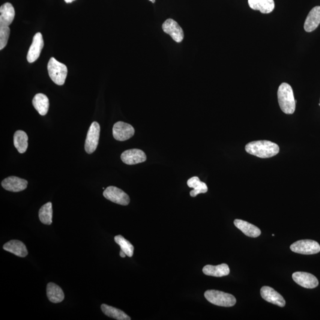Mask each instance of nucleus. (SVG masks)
<instances>
[{
  "label": "nucleus",
  "mask_w": 320,
  "mask_h": 320,
  "mask_svg": "<svg viewBox=\"0 0 320 320\" xmlns=\"http://www.w3.org/2000/svg\"><path fill=\"white\" fill-rule=\"evenodd\" d=\"M247 153L261 158H271L279 152V146L269 140H256L248 143L245 146Z\"/></svg>",
  "instance_id": "obj_1"
},
{
  "label": "nucleus",
  "mask_w": 320,
  "mask_h": 320,
  "mask_svg": "<svg viewBox=\"0 0 320 320\" xmlns=\"http://www.w3.org/2000/svg\"><path fill=\"white\" fill-rule=\"evenodd\" d=\"M278 102L281 110L285 114L291 115L295 111L296 100L291 86L283 83L277 91Z\"/></svg>",
  "instance_id": "obj_2"
},
{
  "label": "nucleus",
  "mask_w": 320,
  "mask_h": 320,
  "mask_svg": "<svg viewBox=\"0 0 320 320\" xmlns=\"http://www.w3.org/2000/svg\"><path fill=\"white\" fill-rule=\"evenodd\" d=\"M204 295L209 303L215 306L231 307L236 304L234 296L217 290H208L205 292Z\"/></svg>",
  "instance_id": "obj_3"
},
{
  "label": "nucleus",
  "mask_w": 320,
  "mask_h": 320,
  "mask_svg": "<svg viewBox=\"0 0 320 320\" xmlns=\"http://www.w3.org/2000/svg\"><path fill=\"white\" fill-rule=\"evenodd\" d=\"M49 76L56 85H64L68 74V69L66 65L51 58L47 64Z\"/></svg>",
  "instance_id": "obj_4"
},
{
  "label": "nucleus",
  "mask_w": 320,
  "mask_h": 320,
  "mask_svg": "<svg viewBox=\"0 0 320 320\" xmlns=\"http://www.w3.org/2000/svg\"><path fill=\"white\" fill-rule=\"evenodd\" d=\"M290 249L293 252L302 255H315L320 252V244L314 240H303L295 242Z\"/></svg>",
  "instance_id": "obj_5"
},
{
  "label": "nucleus",
  "mask_w": 320,
  "mask_h": 320,
  "mask_svg": "<svg viewBox=\"0 0 320 320\" xmlns=\"http://www.w3.org/2000/svg\"><path fill=\"white\" fill-rule=\"evenodd\" d=\"M100 133V125L93 122L90 127L85 142V150L87 153L92 154L96 149Z\"/></svg>",
  "instance_id": "obj_6"
},
{
  "label": "nucleus",
  "mask_w": 320,
  "mask_h": 320,
  "mask_svg": "<svg viewBox=\"0 0 320 320\" xmlns=\"http://www.w3.org/2000/svg\"><path fill=\"white\" fill-rule=\"evenodd\" d=\"M103 196L107 200L119 205L127 206L130 202V196L123 190L115 186L107 187L103 192Z\"/></svg>",
  "instance_id": "obj_7"
},
{
  "label": "nucleus",
  "mask_w": 320,
  "mask_h": 320,
  "mask_svg": "<svg viewBox=\"0 0 320 320\" xmlns=\"http://www.w3.org/2000/svg\"><path fill=\"white\" fill-rule=\"evenodd\" d=\"M134 128L130 124L119 121L116 122L113 127V136L119 141H125L134 136Z\"/></svg>",
  "instance_id": "obj_8"
},
{
  "label": "nucleus",
  "mask_w": 320,
  "mask_h": 320,
  "mask_svg": "<svg viewBox=\"0 0 320 320\" xmlns=\"http://www.w3.org/2000/svg\"><path fill=\"white\" fill-rule=\"evenodd\" d=\"M163 31L171 37L176 43H181L184 39L183 29L175 20L169 19L164 22L162 26Z\"/></svg>",
  "instance_id": "obj_9"
},
{
  "label": "nucleus",
  "mask_w": 320,
  "mask_h": 320,
  "mask_svg": "<svg viewBox=\"0 0 320 320\" xmlns=\"http://www.w3.org/2000/svg\"><path fill=\"white\" fill-rule=\"evenodd\" d=\"M292 279L299 285L307 289H313L319 285V280L313 274L304 272H297L292 274Z\"/></svg>",
  "instance_id": "obj_10"
},
{
  "label": "nucleus",
  "mask_w": 320,
  "mask_h": 320,
  "mask_svg": "<svg viewBox=\"0 0 320 320\" xmlns=\"http://www.w3.org/2000/svg\"><path fill=\"white\" fill-rule=\"evenodd\" d=\"M44 46L43 35L38 32L34 36L31 47L29 49L27 59L29 63H33L40 57Z\"/></svg>",
  "instance_id": "obj_11"
},
{
  "label": "nucleus",
  "mask_w": 320,
  "mask_h": 320,
  "mask_svg": "<svg viewBox=\"0 0 320 320\" xmlns=\"http://www.w3.org/2000/svg\"><path fill=\"white\" fill-rule=\"evenodd\" d=\"M121 160L128 165L145 162L146 156L145 152L139 149H131L125 151L121 154Z\"/></svg>",
  "instance_id": "obj_12"
},
{
  "label": "nucleus",
  "mask_w": 320,
  "mask_h": 320,
  "mask_svg": "<svg viewBox=\"0 0 320 320\" xmlns=\"http://www.w3.org/2000/svg\"><path fill=\"white\" fill-rule=\"evenodd\" d=\"M28 182L25 179L16 176H10L2 182L1 186L4 189L12 192H19L25 190Z\"/></svg>",
  "instance_id": "obj_13"
},
{
  "label": "nucleus",
  "mask_w": 320,
  "mask_h": 320,
  "mask_svg": "<svg viewBox=\"0 0 320 320\" xmlns=\"http://www.w3.org/2000/svg\"><path fill=\"white\" fill-rule=\"evenodd\" d=\"M260 294H261L262 297L269 303L276 305L280 307L285 306L286 302L282 296L271 287L263 286L260 290Z\"/></svg>",
  "instance_id": "obj_14"
},
{
  "label": "nucleus",
  "mask_w": 320,
  "mask_h": 320,
  "mask_svg": "<svg viewBox=\"0 0 320 320\" xmlns=\"http://www.w3.org/2000/svg\"><path fill=\"white\" fill-rule=\"evenodd\" d=\"M320 23V6H316L310 11L304 23L307 32H312L318 28Z\"/></svg>",
  "instance_id": "obj_15"
},
{
  "label": "nucleus",
  "mask_w": 320,
  "mask_h": 320,
  "mask_svg": "<svg viewBox=\"0 0 320 320\" xmlns=\"http://www.w3.org/2000/svg\"><path fill=\"white\" fill-rule=\"evenodd\" d=\"M3 249L18 257H25L28 255L25 244L19 240H11L5 243Z\"/></svg>",
  "instance_id": "obj_16"
},
{
  "label": "nucleus",
  "mask_w": 320,
  "mask_h": 320,
  "mask_svg": "<svg viewBox=\"0 0 320 320\" xmlns=\"http://www.w3.org/2000/svg\"><path fill=\"white\" fill-rule=\"evenodd\" d=\"M234 224L238 229L241 230L248 237L256 238L261 234V231H260L258 227L247 222V221L241 220H235Z\"/></svg>",
  "instance_id": "obj_17"
},
{
  "label": "nucleus",
  "mask_w": 320,
  "mask_h": 320,
  "mask_svg": "<svg viewBox=\"0 0 320 320\" xmlns=\"http://www.w3.org/2000/svg\"><path fill=\"white\" fill-rule=\"evenodd\" d=\"M0 26H8L14 19L15 10L10 3L6 2L0 7Z\"/></svg>",
  "instance_id": "obj_18"
},
{
  "label": "nucleus",
  "mask_w": 320,
  "mask_h": 320,
  "mask_svg": "<svg viewBox=\"0 0 320 320\" xmlns=\"http://www.w3.org/2000/svg\"><path fill=\"white\" fill-rule=\"evenodd\" d=\"M250 7L253 10H259L261 13H271L274 8V0H248Z\"/></svg>",
  "instance_id": "obj_19"
},
{
  "label": "nucleus",
  "mask_w": 320,
  "mask_h": 320,
  "mask_svg": "<svg viewBox=\"0 0 320 320\" xmlns=\"http://www.w3.org/2000/svg\"><path fill=\"white\" fill-rule=\"evenodd\" d=\"M203 272L207 276L223 277L229 275L230 270L229 266L223 263L217 266L206 265L203 268Z\"/></svg>",
  "instance_id": "obj_20"
},
{
  "label": "nucleus",
  "mask_w": 320,
  "mask_h": 320,
  "mask_svg": "<svg viewBox=\"0 0 320 320\" xmlns=\"http://www.w3.org/2000/svg\"><path fill=\"white\" fill-rule=\"evenodd\" d=\"M46 294L48 300L52 303H61L64 300L65 295L63 291L60 287L55 283L47 284Z\"/></svg>",
  "instance_id": "obj_21"
},
{
  "label": "nucleus",
  "mask_w": 320,
  "mask_h": 320,
  "mask_svg": "<svg viewBox=\"0 0 320 320\" xmlns=\"http://www.w3.org/2000/svg\"><path fill=\"white\" fill-rule=\"evenodd\" d=\"M33 106L42 116H45L48 112L49 101L46 94L38 93L35 95L32 100Z\"/></svg>",
  "instance_id": "obj_22"
},
{
  "label": "nucleus",
  "mask_w": 320,
  "mask_h": 320,
  "mask_svg": "<svg viewBox=\"0 0 320 320\" xmlns=\"http://www.w3.org/2000/svg\"><path fill=\"white\" fill-rule=\"evenodd\" d=\"M187 184L188 186L193 189L190 192V196L192 197H196L197 194L208 192L207 185L204 182L200 181L199 178L196 176L189 179Z\"/></svg>",
  "instance_id": "obj_23"
},
{
  "label": "nucleus",
  "mask_w": 320,
  "mask_h": 320,
  "mask_svg": "<svg viewBox=\"0 0 320 320\" xmlns=\"http://www.w3.org/2000/svg\"><path fill=\"white\" fill-rule=\"evenodd\" d=\"M14 145L21 154L24 153L28 147V137L25 132L17 131L14 135Z\"/></svg>",
  "instance_id": "obj_24"
},
{
  "label": "nucleus",
  "mask_w": 320,
  "mask_h": 320,
  "mask_svg": "<svg viewBox=\"0 0 320 320\" xmlns=\"http://www.w3.org/2000/svg\"><path fill=\"white\" fill-rule=\"evenodd\" d=\"M101 310L104 315L109 317V318L118 320H131L130 317L128 316L126 313L122 312V310L116 309V308L112 306H107L106 304L101 305Z\"/></svg>",
  "instance_id": "obj_25"
},
{
  "label": "nucleus",
  "mask_w": 320,
  "mask_h": 320,
  "mask_svg": "<svg viewBox=\"0 0 320 320\" xmlns=\"http://www.w3.org/2000/svg\"><path fill=\"white\" fill-rule=\"evenodd\" d=\"M52 205L51 202L45 204L39 211V217L42 223L46 225H50L52 223Z\"/></svg>",
  "instance_id": "obj_26"
},
{
  "label": "nucleus",
  "mask_w": 320,
  "mask_h": 320,
  "mask_svg": "<svg viewBox=\"0 0 320 320\" xmlns=\"http://www.w3.org/2000/svg\"><path fill=\"white\" fill-rule=\"evenodd\" d=\"M115 241L121 247V250L126 254L128 257H133L134 255V247L130 241L125 239L121 235L116 236Z\"/></svg>",
  "instance_id": "obj_27"
},
{
  "label": "nucleus",
  "mask_w": 320,
  "mask_h": 320,
  "mask_svg": "<svg viewBox=\"0 0 320 320\" xmlns=\"http://www.w3.org/2000/svg\"><path fill=\"white\" fill-rule=\"evenodd\" d=\"M10 29L8 26H0V49H4L8 43Z\"/></svg>",
  "instance_id": "obj_28"
},
{
  "label": "nucleus",
  "mask_w": 320,
  "mask_h": 320,
  "mask_svg": "<svg viewBox=\"0 0 320 320\" xmlns=\"http://www.w3.org/2000/svg\"><path fill=\"white\" fill-rule=\"evenodd\" d=\"M120 256L121 257H123V258H124V257H126L127 255H126V254H125L123 252V251L121 250L120 252Z\"/></svg>",
  "instance_id": "obj_29"
},
{
  "label": "nucleus",
  "mask_w": 320,
  "mask_h": 320,
  "mask_svg": "<svg viewBox=\"0 0 320 320\" xmlns=\"http://www.w3.org/2000/svg\"><path fill=\"white\" fill-rule=\"evenodd\" d=\"M65 1L67 3H71L74 1L73 0H65Z\"/></svg>",
  "instance_id": "obj_30"
},
{
  "label": "nucleus",
  "mask_w": 320,
  "mask_h": 320,
  "mask_svg": "<svg viewBox=\"0 0 320 320\" xmlns=\"http://www.w3.org/2000/svg\"><path fill=\"white\" fill-rule=\"evenodd\" d=\"M152 1V3H154L155 2V0H152V1Z\"/></svg>",
  "instance_id": "obj_31"
},
{
  "label": "nucleus",
  "mask_w": 320,
  "mask_h": 320,
  "mask_svg": "<svg viewBox=\"0 0 320 320\" xmlns=\"http://www.w3.org/2000/svg\"><path fill=\"white\" fill-rule=\"evenodd\" d=\"M149 1H152V0H149Z\"/></svg>",
  "instance_id": "obj_32"
},
{
  "label": "nucleus",
  "mask_w": 320,
  "mask_h": 320,
  "mask_svg": "<svg viewBox=\"0 0 320 320\" xmlns=\"http://www.w3.org/2000/svg\"><path fill=\"white\" fill-rule=\"evenodd\" d=\"M319 106H320V103H319Z\"/></svg>",
  "instance_id": "obj_33"
}]
</instances>
